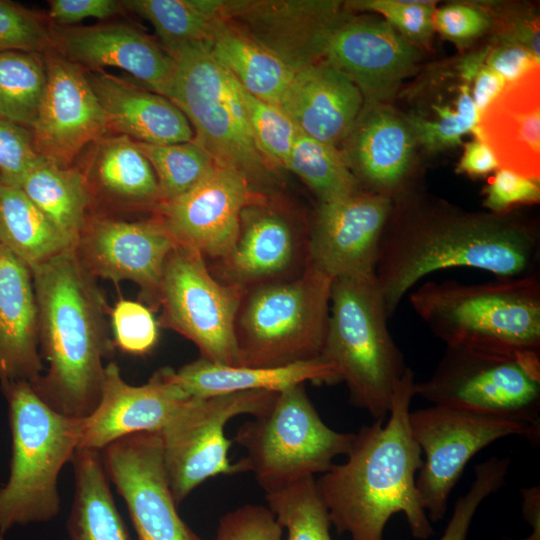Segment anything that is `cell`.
<instances>
[{
	"instance_id": "obj_1",
	"label": "cell",
	"mask_w": 540,
	"mask_h": 540,
	"mask_svg": "<svg viewBox=\"0 0 540 540\" xmlns=\"http://www.w3.org/2000/svg\"><path fill=\"white\" fill-rule=\"evenodd\" d=\"M539 253L538 228L518 214L462 212L406 193L393 200L374 273L390 318L435 271L466 267L520 277L536 273Z\"/></svg>"
},
{
	"instance_id": "obj_2",
	"label": "cell",
	"mask_w": 540,
	"mask_h": 540,
	"mask_svg": "<svg viewBox=\"0 0 540 540\" xmlns=\"http://www.w3.org/2000/svg\"><path fill=\"white\" fill-rule=\"evenodd\" d=\"M415 377L407 367L396 383L389 418L355 434L347 459L316 480L331 524L351 540H383L389 519L402 513L413 537L435 534L416 489L423 458L410 427Z\"/></svg>"
},
{
	"instance_id": "obj_3",
	"label": "cell",
	"mask_w": 540,
	"mask_h": 540,
	"mask_svg": "<svg viewBox=\"0 0 540 540\" xmlns=\"http://www.w3.org/2000/svg\"><path fill=\"white\" fill-rule=\"evenodd\" d=\"M38 306L39 351L48 364L31 383L56 412L86 418L104 383V361L113 355L104 295L69 248L32 270Z\"/></svg>"
},
{
	"instance_id": "obj_4",
	"label": "cell",
	"mask_w": 540,
	"mask_h": 540,
	"mask_svg": "<svg viewBox=\"0 0 540 540\" xmlns=\"http://www.w3.org/2000/svg\"><path fill=\"white\" fill-rule=\"evenodd\" d=\"M409 302L446 346L540 353V278L536 273L465 284L427 281Z\"/></svg>"
},
{
	"instance_id": "obj_5",
	"label": "cell",
	"mask_w": 540,
	"mask_h": 540,
	"mask_svg": "<svg viewBox=\"0 0 540 540\" xmlns=\"http://www.w3.org/2000/svg\"><path fill=\"white\" fill-rule=\"evenodd\" d=\"M8 405L12 448L7 482L0 487V537L14 526L43 523L61 510L58 477L79 448L83 418L64 416L30 382H0Z\"/></svg>"
},
{
	"instance_id": "obj_6",
	"label": "cell",
	"mask_w": 540,
	"mask_h": 540,
	"mask_svg": "<svg viewBox=\"0 0 540 540\" xmlns=\"http://www.w3.org/2000/svg\"><path fill=\"white\" fill-rule=\"evenodd\" d=\"M375 273L333 279L327 334L321 357L339 370L355 407L385 420L396 383L404 374Z\"/></svg>"
},
{
	"instance_id": "obj_7",
	"label": "cell",
	"mask_w": 540,
	"mask_h": 540,
	"mask_svg": "<svg viewBox=\"0 0 540 540\" xmlns=\"http://www.w3.org/2000/svg\"><path fill=\"white\" fill-rule=\"evenodd\" d=\"M174 60L170 100L184 113L192 141L217 165L243 176L258 193L275 183V169L252 139L238 82L219 64L210 44L188 43L164 49Z\"/></svg>"
},
{
	"instance_id": "obj_8",
	"label": "cell",
	"mask_w": 540,
	"mask_h": 540,
	"mask_svg": "<svg viewBox=\"0 0 540 540\" xmlns=\"http://www.w3.org/2000/svg\"><path fill=\"white\" fill-rule=\"evenodd\" d=\"M332 281L308 263L294 278L246 290L235 320L237 366L280 367L320 357Z\"/></svg>"
},
{
	"instance_id": "obj_9",
	"label": "cell",
	"mask_w": 540,
	"mask_h": 540,
	"mask_svg": "<svg viewBox=\"0 0 540 540\" xmlns=\"http://www.w3.org/2000/svg\"><path fill=\"white\" fill-rule=\"evenodd\" d=\"M354 436L330 428L305 384H298L278 392L267 411L238 428L233 441L246 450L247 472L269 493L325 473L336 457L348 454Z\"/></svg>"
},
{
	"instance_id": "obj_10",
	"label": "cell",
	"mask_w": 540,
	"mask_h": 540,
	"mask_svg": "<svg viewBox=\"0 0 540 540\" xmlns=\"http://www.w3.org/2000/svg\"><path fill=\"white\" fill-rule=\"evenodd\" d=\"M432 405L511 418L540 429V353L446 346L432 375L415 382Z\"/></svg>"
},
{
	"instance_id": "obj_11",
	"label": "cell",
	"mask_w": 540,
	"mask_h": 540,
	"mask_svg": "<svg viewBox=\"0 0 540 540\" xmlns=\"http://www.w3.org/2000/svg\"><path fill=\"white\" fill-rule=\"evenodd\" d=\"M278 392L242 391L205 398L192 397L160 432L165 473L178 506L204 481L217 475L247 472L242 459L232 463V441L225 434L234 417L258 416Z\"/></svg>"
},
{
	"instance_id": "obj_12",
	"label": "cell",
	"mask_w": 540,
	"mask_h": 540,
	"mask_svg": "<svg viewBox=\"0 0 540 540\" xmlns=\"http://www.w3.org/2000/svg\"><path fill=\"white\" fill-rule=\"evenodd\" d=\"M410 427L424 455L416 489L430 522L443 519L453 488L479 451L508 436H523L533 444L540 439V429L529 424L442 405L410 412Z\"/></svg>"
},
{
	"instance_id": "obj_13",
	"label": "cell",
	"mask_w": 540,
	"mask_h": 540,
	"mask_svg": "<svg viewBox=\"0 0 540 540\" xmlns=\"http://www.w3.org/2000/svg\"><path fill=\"white\" fill-rule=\"evenodd\" d=\"M205 259L181 245L171 251L159 288V324L193 342L201 358L237 366L235 320L244 291L214 277Z\"/></svg>"
},
{
	"instance_id": "obj_14",
	"label": "cell",
	"mask_w": 540,
	"mask_h": 540,
	"mask_svg": "<svg viewBox=\"0 0 540 540\" xmlns=\"http://www.w3.org/2000/svg\"><path fill=\"white\" fill-rule=\"evenodd\" d=\"M101 456L109 481L127 506L137 540H203L178 514L163 464L160 432L118 439Z\"/></svg>"
},
{
	"instance_id": "obj_15",
	"label": "cell",
	"mask_w": 540,
	"mask_h": 540,
	"mask_svg": "<svg viewBox=\"0 0 540 540\" xmlns=\"http://www.w3.org/2000/svg\"><path fill=\"white\" fill-rule=\"evenodd\" d=\"M42 57L46 84L32 127L35 147L46 160L71 167L91 143L111 133L110 126L85 69L54 49Z\"/></svg>"
},
{
	"instance_id": "obj_16",
	"label": "cell",
	"mask_w": 540,
	"mask_h": 540,
	"mask_svg": "<svg viewBox=\"0 0 540 540\" xmlns=\"http://www.w3.org/2000/svg\"><path fill=\"white\" fill-rule=\"evenodd\" d=\"M177 243L161 221H126L91 215L74 248L86 270L96 279L131 281L141 297L158 307L166 260Z\"/></svg>"
},
{
	"instance_id": "obj_17",
	"label": "cell",
	"mask_w": 540,
	"mask_h": 540,
	"mask_svg": "<svg viewBox=\"0 0 540 540\" xmlns=\"http://www.w3.org/2000/svg\"><path fill=\"white\" fill-rule=\"evenodd\" d=\"M309 228L300 229L262 194L242 211L229 253L217 260L221 282L243 290L294 278L309 263Z\"/></svg>"
},
{
	"instance_id": "obj_18",
	"label": "cell",
	"mask_w": 540,
	"mask_h": 540,
	"mask_svg": "<svg viewBox=\"0 0 540 540\" xmlns=\"http://www.w3.org/2000/svg\"><path fill=\"white\" fill-rule=\"evenodd\" d=\"M392 206L364 189L319 202L309 224V263L332 279L373 273Z\"/></svg>"
},
{
	"instance_id": "obj_19",
	"label": "cell",
	"mask_w": 540,
	"mask_h": 540,
	"mask_svg": "<svg viewBox=\"0 0 540 540\" xmlns=\"http://www.w3.org/2000/svg\"><path fill=\"white\" fill-rule=\"evenodd\" d=\"M261 193L235 171L217 165L181 196L153 212L177 245L215 261L235 242L243 209Z\"/></svg>"
},
{
	"instance_id": "obj_20",
	"label": "cell",
	"mask_w": 540,
	"mask_h": 540,
	"mask_svg": "<svg viewBox=\"0 0 540 540\" xmlns=\"http://www.w3.org/2000/svg\"><path fill=\"white\" fill-rule=\"evenodd\" d=\"M347 12L331 0H228L226 19L294 72L323 59L328 38Z\"/></svg>"
},
{
	"instance_id": "obj_21",
	"label": "cell",
	"mask_w": 540,
	"mask_h": 540,
	"mask_svg": "<svg viewBox=\"0 0 540 540\" xmlns=\"http://www.w3.org/2000/svg\"><path fill=\"white\" fill-rule=\"evenodd\" d=\"M419 59L418 47L384 19L347 11L333 28L322 60L345 74L365 102L387 103Z\"/></svg>"
},
{
	"instance_id": "obj_22",
	"label": "cell",
	"mask_w": 540,
	"mask_h": 540,
	"mask_svg": "<svg viewBox=\"0 0 540 540\" xmlns=\"http://www.w3.org/2000/svg\"><path fill=\"white\" fill-rule=\"evenodd\" d=\"M173 372L172 368H161L145 384L134 386L123 379L115 361L106 364L101 396L92 413L83 418L78 449L101 452L126 436L161 432L192 398L176 383Z\"/></svg>"
},
{
	"instance_id": "obj_23",
	"label": "cell",
	"mask_w": 540,
	"mask_h": 540,
	"mask_svg": "<svg viewBox=\"0 0 540 540\" xmlns=\"http://www.w3.org/2000/svg\"><path fill=\"white\" fill-rule=\"evenodd\" d=\"M53 49L87 71L115 67L170 100L175 63L163 47L123 22L60 27L52 24Z\"/></svg>"
},
{
	"instance_id": "obj_24",
	"label": "cell",
	"mask_w": 540,
	"mask_h": 540,
	"mask_svg": "<svg viewBox=\"0 0 540 540\" xmlns=\"http://www.w3.org/2000/svg\"><path fill=\"white\" fill-rule=\"evenodd\" d=\"M343 143L346 162L364 190L392 201L408 193L417 142L405 115L387 103L364 101Z\"/></svg>"
},
{
	"instance_id": "obj_25",
	"label": "cell",
	"mask_w": 540,
	"mask_h": 540,
	"mask_svg": "<svg viewBox=\"0 0 540 540\" xmlns=\"http://www.w3.org/2000/svg\"><path fill=\"white\" fill-rule=\"evenodd\" d=\"M476 139L499 169L540 180V69L506 84L478 117Z\"/></svg>"
},
{
	"instance_id": "obj_26",
	"label": "cell",
	"mask_w": 540,
	"mask_h": 540,
	"mask_svg": "<svg viewBox=\"0 0 540 540\" xmlns=\"http://www.w3.org/2000/svg\"><path fill=\"white\" fill-rule=\"evenodd\" d=\"M78 165L92 201V215L148 210L160 204L152 166L134 140L110 133L91 143Z\"/></svg>"
},
{
	"instance_id": "obj_27",
	"label": "cell",
	"mask_w": 540,
	"mask_h": 540,
	"mask_svg": "<svg viewBox=\"0 0 540 540\" xmlns=\"http://www.w3.org/2000/svg\"><path fill=\"white\" fill-rule=\"evenodd\" d=\"M363 103L359 88L320 60L294 73L280 107L300 132L338 147L349 135Z\"/></svg>"
},
{
	"instance_id": "obj_28",
	"label": "cell",
	"mask_w": 540,
	"mask_h": 540,
	"mask_svg": "<svg viewBox=\"0 0 540 540\" xmlns=\"http://www.w3.org/2000/svg\"><path fill=\"white\" fill-rule=\"evenodd\" d=\"M30 268L0 244V382H34L43 372Z\"/></svg>"
},
{
	"instance_id": "obj_29",
	"label": "cell",
	"mask_w": 540,
	"mask_h": 540,
	"mask_svg": "<svg viewBox=\"0 0 540 540\" xmlns=\"http://www.w3.org/2000/svg\"><path fill=\"white\" fill-rule=\"evenodd\" d=\"M85 71L111 133L153 145L193 140L188 119L168 98L103 70Z\"/></svg>"
},
{
	"instance_id": "obj_30",
	"label": "cell",
	"mask_w": 540,
	"mask_h": 540,
	"mask_svg": "<svg viewBox=\"0 0 540 540\" xmlns=\"http://www.w3.org/2000/svg\"><path fill=\"white\" fill-rule=\"evenodd\" d=\"M173 378L186 393L196 398L242 391L280 392L306 382H341L337 367L321 356L280 367L230 366L200 357L174 370Z\"/></svg>"
},
{
	"instance_id": "obj_31",
	"label": "cell",
	"mask_w": 540,
	"mask_h": 540,
	"mask_svg": "<svg viewBox=\"0 0 540 540\" xmlns=\"http://www.w3.org/2000/svg\"><path fill=\"white\" fill-rule=\"evenodd\" d=\"M71 463L75 491L67 520L70 540H131L115 505L101 452L77 449Z\"/></svg>"
},
{
	"instance_id": "obj_32",
	"label": "cell",
	"mask_w": 540,
	"mask_h": 540,
	"mask_svg": "<svg viewBox=\"0 0 540 540\" xmlns=\"http://www.w3.org/2000/svg\"><path fill=\"white\" fill-rule=\"evenodd\" d=\"M212 55L253 96L280 106L294 71L226 21L211 40Z\"/></svg>"
},
{
	"instance_id": "obj_33",
	"label": "cell",
	"mask_w": 540,
	"mask_h": 540,
	"mask_svg": "<svg viewBox=\"0 0 540 540\" xmlns=\"http://www.w3.org/2000/svg\"><path fill=\"white\" fill-rule=\"evenodd\" d=\"M19 188L74 244L92 215V201L76 166L61 167L40 159L23 177Z\"/></svg>"
},
{
	"instance_id": "obj_34",
	"label": "cell",
	"mask_w": 540,
	"mask_h": 540,
	"mask_svg": "<svg viewBox=\"0 0 540 540\" xmlns=\"http://www.w3.org/2000/svg\"><path fill=\"white\" fill-rule=\"evenodd\" d=\"M0 244L31 271L75 246L19 187L2 181Z\"/></svg>"
},
{
	"instance_id": "obj_35",
	"label": "cell",
	"mask_w": 540,
	"mask_h": 540,
	"mask_svg": "<svg viewBox=\"0 0 540 540\" xmlns=\"http://www.w3.org/2000/svg\"><path fill=\"white\" fill-rule=\"evenodd\" d=\"M122 5L153 26L163 49L210 43L227 21L224 0H124Z\"/></svg>"
},
{
	"instance_id": "obj_36",
	"label": "cell",
	"mask_w": 540,
	"mask_h": 540,
	"mask_svg": "<svg viewBox=\"0 0 540 540\" xmlns=\"http://www.w3.org/2000/svg\"><path fill=\"white\" fill-rule=\"evenodd\" d=\"M286 169L296 174L317 196L330 202L359 191L342 150L299 131Z\"/></svg>"
},
{
	"instance_id": "obj_37",
	"label": "cell",
	"mask_w": 540,
	"mask_h": 540,
	"mask_svg": "<svg viewBox=\"0 0 540 540\" xmlns=\"http://www.w3.org/2000/svg\"><path fill=\"white\" fill-rule=\"evenodd\" d=\"M45 84L42 54L0 52V118L32 129Z\"/></svg>"
},
{
	"instance_id": "obj_38",
	"label": "cell",
	"mask_w": 540,
	"mask_h": 540,
	"mask_svg": "<svg viewBox=\"0 0 540 540\" xmlns=\"http://www.w3.org/2000/svg\"><path fill=\"white\" fill-rule=\"evenodd\" d=\"M405 117L417 145L430 152L461 144L463 135L475 133L478 121L470 85L463 80L449 103L428 102L424 108L415 109Z\"/></svg>"
},
{
	"instance_id": "obj_39",
	"label": "cell",
	"mask_w": 540,
	"mask_h": 540,
	"mask_svg": "<svg viewBox=\"0 0 540 540\" xmlns=\"http://www.w3.org/2000/svg\"><path fill=\"white\" fill-rule=\"evenodd\" d=\"M265 499L286 530V540H332V524L314 477L265 493Z\"/></svg>"
},
{
	"instance_id": "obj_40",
	"label": "cell",
	"mask_w": 540,
	"mask_h": 540,
	"mask_svg": "<svg viewBox=\"0 0 540 540\" xmlns=\"http://www.w3.org/2000/svg\"><path fill=\"white\" fill-rule=\"evenodd\" d=\"M135 143L154 170L160 204L186 193L216 166L212 156L194 141L169 145Z\"/></svg>"
},
{
	"instance_id": "obj_41",
	"label": "cell",
	"mask_w": 540,
	"mask_h": 540,
	"mask_svg": "<svg viewBox=\"0 0 540 540\" xmlns=\"http://www.w3.org/2000/svg\"><path fill=\"white\" fill-rule=\"evenodd\" d=\"M238 85L256 148L273 169H286L299 129L280 106L253 96Z\"/></svg>"
},
{
	"instance_id": "obj_42",
	"label": "cell",
	"mask_w": 540,
	"mask_h": 540,
	"mask_svg": "<svg viewBox=\"0 0 540 540\" xmlns=\"http://www.w3.org/2000/svg\"><path fill=\"white\" fill-rule=\"evenodd\" d=\"M509 457L492 456L475 466V478L468 491L454 504L452 516L439 540H466L470 525L484 499L505 483Z\"/></svg>"
},
{
	"instance_id": "obj_43",
	"label": "cell",
	"mask_w": 540,
	"mask_h": 540,
	"mask_svg": "<svg viewBox=\"0 0 540 540\" xmlns=\"http://www.w3.org/2000/svg\"><path fill=\"white\" fill-rule=\"evenodd\" d=\"M53 49L52 24L30 9L0 0V52L43 54Z\"/></svg>"
},
{
	"instance_id": "obj_44",
	"label": "cell",
	"mask_w": 540,
	"mask_h": 540,
	"mask_svg": "<svg viewBox=\"0 0 540 540\" xmlns=\"http://www.w3.org/2000/svg\"><path fill=\"white\" fill-rule=\"evenodd\" d=\"M347 11H371L414 46L428 44L434 32L432 1L357 0L344 4Z\"/></svg>"
},
{
	"instance_id": "obj_45",
	"label": "cell",
	"mask_w": 540,
	"mask_h": 540,
	"mask_svg": "<svg viewBox=\"0 0 540 540\" xmlns=\"http://www.w3.org/2000/svg\"><path fill=\"white\" fill-rule=\"evenodd\" d=\"M114 346L133 355L149 353L159 338V322L142 302L118 300L110 311Z\"/></svg>"
},
{
	"instance_id": "obj_46",
	"label": "cell",
	"mask_w": 540,
	"mask_h": 540,
	"mask_svg": "<svg viewBox=\"0 0 540 540\" xmlns=\"http://www.w3.org/2000/svg\"><path fill=\"white\" fill-rule=\"evenodd\" d=\"M42 158L31 128L0 118V181L19 187L25 174Z\"/></svg>"
},
{
	"instance_id": "obj_47",
	"label": "cell",
	"mask_w": 540,
	"mask_h": 540,
	"mask_svg": "<svg viewBox=\"0 0 540 540\" xmlns=\"http://www.w3.org/2000/svg\"><path fill=\"white\" fill-rule=\"evenodd\" d=\"M283 531L267 506L245 504L219 519L215 540H283Z\"/></svg>"
},
{
	"instance_id": "obj_48",
	"label": "cell",
	"mask_w": 540,
	"mask_h": 540,
	"mask_svg": "<svg viewBox=\"0 0 540 540\" xmlns=\"http://www.w3.org/2000/svg\"><path fill=\"white\" fill-rule=\"evenodd\" d=\"M492 25L488 11L472 4L454 3L435 9L434 30L447 39L466 44L483 35Z\"/></svg>"
},
{
	"instance_id": "obj_49",
	"label": "cell",
	"mask_w": 540,
	"mask_h": 540,
	"mask_svg": "<svg viewBox=\"0 0 540 540\" xmlns=\"http://www.w3.org/2000/svg\"><path fill=\"white\" fill-rule=\"evenodd\" d=\"M540 200L539 180L528 179L513 172L498 169L484 188V206L492 213H508L519 205Z\"/></svg>"
},
{
	"instance_id": "obj_50",
	"label": "cell",
	"mask_w": 540,
	"mask_h": 540,
	"mask_svg": "<svg viewBox=\"0 0 540 540\" xmlns=\"http://www.w3.org/2000/svg\"><path fill=\"white\" fill-rule=\"evenodd\" d=\"M485 63L506 84L517 81L540 65V61L525 47L501 37L495 46H489Z\"/></svg>"
},
{
	"instance_id": "obj_51",
	"label": "cell",
	"mask_w": 540,
	"mask_h": 540,
	"mask_svg": "<svg viewBox=\"0 0 540 540\" xmlns=\"http://www.w3.org/2000/svg\"><path fill=\"white\" fill-rule=\"evenodd\" d=\"M48 20L55 26L66 27L93 17L107 19L124 12L122 1L117 0H51L48 2Z\"/></svg>"
},
{
	"instance_id": "obj_52",
	"label": "cell",
	"mask_w": 540,
	"mask_h": 540,
	"mask_svg": "<svg viewBox=\"0 0 540 540\" xmlns=\"http://www.w3.org/2000/svg\"><path fill=\"white\" fill-rule=\"evenodd\" d=\"M505 86L503 78L490 69L485 61L477 67L470 81V92L478 117Z\"/></svg>"
},
{
	"instance_id": "obj_53",
	"label": "cell",
	"mask_w": 540,
	"mask_h": 540,
	"mask_svg": "<svg viewBox=\"0 0 540 540\" xmlns=\"http://www.w3.org/2000/svg\"><path fill=\"white\" fill-rule=\"evenodd\" d=\"M498 169V163L492 151L483 141L475 139L465 144L463 156L457 167L458 173L478 177Z\"/></svg>"
},
{
	"instance_id": "obj_54",
	"label": "cell",
	"mask_w": 540,
	"mask_h": 540,
	"mask_svg": "<svg viewBox=\"0 0 540 540\" xmlns=\"http://www.w3.org/2000/svg\"><path fill=\"white\" fill-rule=\"evenodd\" d=\"M522 513L530 524L532 532L529 537L520 540H540V487L532 486L521 489ZM514 540V539H508Z\"/></svg>"
}]
</instances>
